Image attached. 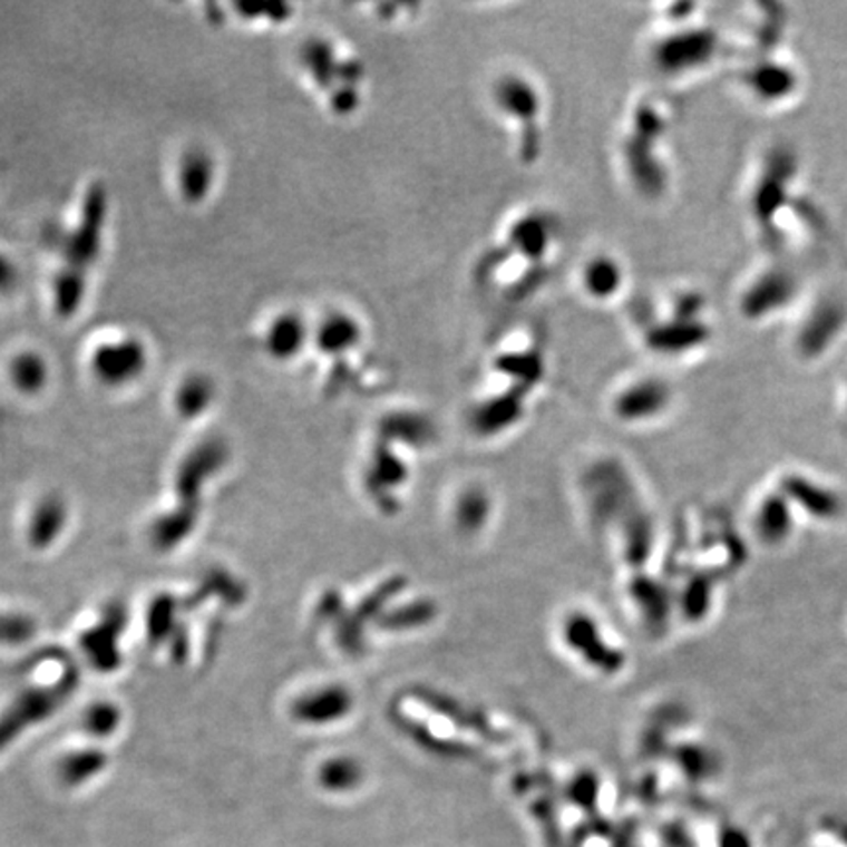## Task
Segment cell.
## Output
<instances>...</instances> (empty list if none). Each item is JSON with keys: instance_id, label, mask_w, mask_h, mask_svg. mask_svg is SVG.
Returning a JSON list of instances; mask_svg holds the SVG:
<instances>
[{"instance_id": "6da1fadb", "label": "cell", "mask_w": 847, "mask_h": 847, "mask_svg": "<svg viewBox=\"0 0 847 847\" xmlns=\"http://www.w3.org/2000/svg\"><path fill=\"white\" fill-rule=\"evenodd\" d=\"M800 162L789 147H779L763 157L756 175H751L750 187L746 195V212L751 228L759 242L769 250V257L787 260L790 247H795V236L807 230L795 218H800L810 228H818L812 218L816 212L810 208V201L802 191Z\"/></svg>"}, {"instance_id": "7a4b0ae2", "label": "cell", "mask_w": 847, "mask_h": 847, "mask_svg": "<svg viewBox=\"0 0 847 847\" xmlns=\"http://www.w3.org/2000/svg\"><path fill=\"white\" fill-rule=\"evenodd\" d=\"M490 376L505 379L506 384L485 397L475 408L473 426L483 436L505 432L514 422H520L524 397L536 391L542 383L546 376V359L536 343H518L498 351L490 363Z\"/></svg>"}, {"instance_id": "3957f363", "label": "cell", "mask_w": 847, "mask_h": 847, "mask_svg": "<svg viewBox=\"0 0 847 847\" xmlns=\"http://www.w3.org/2000/svg\"><path fill=\"white\" fill-rule=\"evenodd\" d=\"M658 312L663 317L653 318L644 330L645 345L653 353L683 358L702 350L712 340L709 302L702 294L694 291L675 294Z\"/></svg>"}, {"instance_id": "277c9868", "label": "cell", "mask_w": 847, "mask_h": 847, "mask_svg": "<svg viewBox=\"0 0 847 847\" xmlns=\"http://www.w3.org/2000/svg\"><path fill=\"white\" fill-rule=\"evenodd\" d=\"M302 67L310 81L327 90L335 115L350 116L358 110L363 95V66L351 56H342L327 38H310L301 51Z\"/></svg>"}, {"instance_id": "5b68a950", "label": "cell", "mask_w": 847, "mask_h": 847, "mask_svg": "<svg viewBox=\"0 0 847 847\" xmlns=\"http://www.w3.org/2000/svg\"><path fill=\"white\" fill-rule=\"evenodd\" d=\"M802 296L799 273L787 265V260L771 257V263L751 273L740 291L741 317L751 324L775 322L795 309Z\"/></svg>"}, {"instance_id": "8992f818", "label": "cell", "mask_w": 847, "mask_h": 847, "mask_svg": "<svg viewBox=\"0 0 847 847\" xmlns=\"http://www.w3.org/2000/svg\"><path fill=\"white\" fill-rule=\"evenodd\" d=\"M495 105L505 115L506 123L514 124L516 146L522 164H536L542 154V93L536 82L524 75H505L495 85Z\"/></svg>"}, {"instance_id": "52a82bcc", "label": "cell", "mask_w": 847, "mask_h": 847, "mask_svg": "<svg viewBox=\"0 0 847 847\" xmlns=\"http://www.w3.org/2000/svg\"><path fill=\"white\" fill-rule=\"evenodd\" d=\"M761 48L759 58L750 59L741 69V89L753 105L769 110L785 108L802 93L800 67L785 53H777L773 46Z\"/></svg>"}, {"instance_id": "ba28073f", "label": "cell", "mask_w": 847, "mask_h": 847, "mask_svg": "<svg viewBox=\"0 0 847 847\" xmlns=\"http://www.w3.org/2000/svg\"><path fill=\"white\" fill-rule=\"evenodd\" d=\"M684 20H676V26L655 41L653 61L661 74L671 77L699 74L722 53V36L714 28L694 25L689 28Z\"/></svg>"}, {"instance_id": "9c48e42d", "label": "cell", "mask_w": 847, "mask_h": 847, "mask_svg": "<svg viewBox=\"0 0 847 847\" xmlns=\"http://www.w3.org/2000/svg\"><path fill=\"white\" fill-rule=\"evenodd\" d=\"M661 108H653L652 105H644L637 108V115L632 118L630 126L634 130L626 134L624 138V162L626 169H630L635 183L644 172H652L653 188L655 195H660L668 179V173L663 167V162L655 159L653 154H661V142H665L668 136V123L665 116L660 113Z\"/></svg>"}, {"instance_id": "30bf717a", "label": "cell", "mask_w": 847, "mask_h": 847, "mask_svg": "<svg viewBox=\"0 0 847 847\" xmlns=\"http://www.w3.org/2000/svg\"><path fill=\"white\" fill-rule=\"evenodd\" d=\"M847 334V302L836 296H822L800 314L799 330L792 338L795 353L805 361L820 359L838 348Z\"/></svg>"}, {"instance_id": "8fae6325", "label": "cell", "mask_w": 847, "mask_h": 847, "mask_svg": "<svg viewBox=\"0 0 847 847\" xmlns=\"http://www.w3.org/2000/svg\"><path fill=\"white\" fill-rule=\"evenodd\" d=\"M149 353L136 335H120L98 342L89 356L90 373L106 387H124L138 381L146 371Z\"/></svg>"}, {"instance_id": "7c38bea8", "label": "cell", "mask_w": 847, "mask_h": 847, "mask_svg": "<svg viewBox=\"0 0 847 847\" xmlns=\"http://www.w3.org/2000/svg\"><path fill=\"white\" fill-rule=\"evenodd\" d=\"M106 221V191L95 183L89 188L82 204L81 222L74 232H69L64 242L66 267L85 271L95 263L103 245V230Z\"/></svg>"}, {"instance_id": "4fadbf2b", "label": "cell", "mask_w": 847, "mask_h": 847, "mask_svg": "<svg viewBox=\"0 0 847 847\" xmlns=\"http://www.w3.org/2000/svg\"><path fill=\"white\" fill-rule=\"evenodd\" d=\"M673 399L665 381L655 377H644L626 384L614 399V412L624 422H645L668 410Z\"/></svg>"}, {"instance_id": "5bb4252c", "label": "cell", "mask_w": 847, "mask_h": 847, "mask_svg": "<svg viewBox=\"0 0 847 847\" xmlns=\"http://www.w3.org/2000/svg\"><path fill=\"white\" fill-rule=\"evenodd\" d=\"M312 342L328 358L340 359L363 342V328L350 312L334 310L328 312L312 330Z\"/></svg>"}, {"instance_id": "9a60e30c", "label": "cell", "mask_w": 847, "mask_h": 847, "mask_svg": "<svg viewBox=\"0 0 847 847\" xmlns=\"http://www.w3.org/2000/svg\"><path fill=\"white\" fill-rule=\"evenodd\" d=\"M312 340V330L301 312L285 310L273 318L265 330L263 345L271 358L278 361H291L301 356L304 345Z\"/></svg>"}, {"instance_id": "2e32d148", "label": "cell", "mask_w": 847, "mask_h": 847, "mask_svg": "<svg viewBox=\"0 0 847 847\" xmlns=\"http://www.w3.org/2000/svg\"><path fill=\"white\" fill-rule=\"evenodd\" d=\"M177 181L185 203L198 204L206 201L216 181L214 155L203 146L188 147L187 152L181 155Z\"/></svg>"}, {"instance_id": "e0dca14e", "label": "cell", "mask_w": 847, "mask_h": 847, "mask_svg": "<svg viewBox=\"0 0 847 847\" xmlns=\"http://www.w3.org/2000/svg\"><path fill=\"white\" fill-rule=\"evenodd\" d=\"M626 281V270L611 253H595L583 265L581 285L593 301H612L622 291Z\"/></svg>"}, {"instance_id": "ac0fdd59", "label": "cell", "mask_w": 847, "mask_h": 847, "mask_svg": "<svg viewBox=\"0 0 847 847\" xmlns=\"http://www.w3.org/2000/svg\"><path fill=\"white\" fill-rule=\"evenodd\" d=\"M9 377L18 391L38 392L46 387L49 366L40 351L25 350L10 359Z\"/></svg>"}, {"instance_id": "d6986e66", "label": "cell", "mask_w": 847, "mask_h": 847, "mask_svg": "<svg viewBox=\"0 0 847 847\" xmlns=\"http://www.w3.org/2000/svg\"><path fill=\"white\" fill-rule=\"evenodd\" d=\"M87 294V275L85 271L64 267L53 281V304L61 318H71L81 309Z\"/></svg>"}, {"instance_id": "ffe728a7", "label": "cell", "mask_w": 847, "mask_h": 847, "mask_svg": "<svg viewBox=\"0 0 847 847\" xmlns=\"http://www.w3.org/2000/svg\"><path fill=\"white\" fill-rule=\"evenodd\" d=\"M216 395V387L211 377L203 373H191L183 379L177 389V407L185 416H196L211 407Z\"/></svg>"}, {"instance_id": "44dd1931", "label": "cell", "mask_w": 847, "mask_h": 847, "mask_svg": "<svg viewBox=\"0 0 847 847\" xmlns=\"http://www.w3.org/2000/svg\"><path fill=\"white\" fill-rule=\"evenodd\" d=\"M477 510L485 513V498L481 495H477V493H467L461 498V505H459V522H461V526L471 529L481 526V514H477Z\"/></svg>"}, {"instance_id": "7402d4cb", "label": "cell", "mask_w": 847, "mask_h": 847, "mask_svg": "<svg viewBox=\"0 0 847 847\" xmlns=\"http://www.w3.org/2000/svg\"><path fill=\"white\" fill-rule=\"evenodd\" d=\"M20 281V271H18L17 261L10 257L9 253L0 250V294H9L17 289Z\"/></svg>"}]
</instances>
